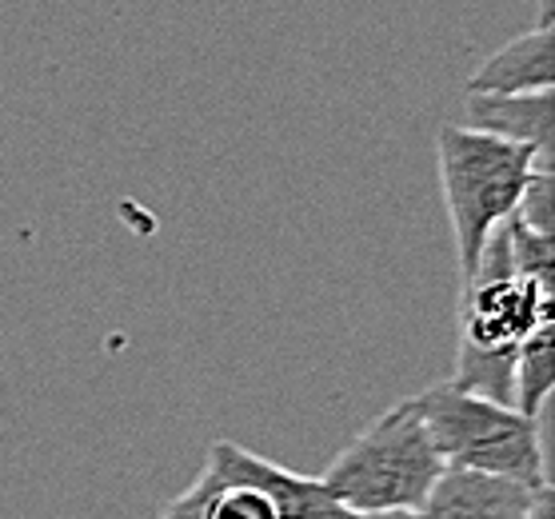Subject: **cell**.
Instances as JSON below:
<instances>
[{
	"mask_svg": "<svg viewBox=\"0 0 555 519\" xmlns=\"http://www.w3.org/2000/svg\"><path fill=\"white\" fill-rule=\"evenodd\" d=\"M552 320V284H540L512 268L507 229L500 224L483 244L476 272L460 280V352H455L452 384L464 392L512 404L519 343Z\"/></svg>",
	"mask_w": 555,
	"mask_h": 519,
	"instance_id": "obj_1",
	"label": "cell"
},
{
	"mask_svg": "<svg viewBox=\"0 0 555 519\" xmlns=\"http://www.w3.org/2000/svg\"><path fill=\"white\" fill-rule=\"evenodd\" d=\"M436 165L455 241V264L460 280H467L480 264L488 236L519 208L531 172L543 165L552 168V156L480 128L443 125L436 137Z\"/></svg>",
	"mask_w": 555,
	"mask_h": 519,
	"instance_id": "obj_2",
	"label": "cell"
},
{
	"mask_svg": "<svg viewBox=\"0 0 555 519\" xmlns=\"http://www.w3.org/2000/svg\"><path fill=\"white\" fill-rule=\"evenodd\" d=\"M448 468L436 452L416 395L379 412L320 480L344 507L356 511H412L416 516L440 471Z\"/></svg>",
	"mask_w": 555,
	"mask_h": 519,
	"instance_id": "obj_3",
	"label": "cell"
},
{
	"mask_svg": "<svg viewBox=\"0 0 555 519\" xmlns=\"http://www.w3.org/2000/svg\"><path fill=\"white\" fill-rule=\"evenodd\" d=\"M420 416L428 424L436 452L455 468L495 471L507 480L547 488V416L552 400L535 419L519 407L464 392L452 380L416 395Z\"/></svg>",
	"mask_w": 555,
	"mask_h": 519,
	"instance_id": "obj_4",
	"label": "cell"
},
{
	"mask_svg": "<svg viewBox=\"0 0 555 519\" xmlns=\"http://www.w3.org/2000/svg\"><path fill=\"white\" fill-rule=\"evenodd\" d=\"M547 488H531V483L507 480L495 471L448 464L436 488L428 492V499H424V507L416 511V519H528L535 499Z\"/></svg>",
	"mask_w": 555,
	"mask_h": 519,
	"instance_id": "obj_5",
	"label": "cell"
},
{
	"mask_svg": "<svg viewBox=\"0 0 555 519\" xmlns=\"http://www.w3.org/2000/svg\"><path fill=\"white\" fill-rule=\"evenodd\" d=\"M555 85L552 16H540L535 28L512 37L472 73L467 92H540Z\"/></svg>",
	"mask_w": 555,
	"mask_h": 519,
	"instance_id": "obj_6",
	"label": "cell"
},
{
	"mask_svg": "<svg viewBox=\"0 0 555 519\" xmlns=\"http://www.w3.org/2000/svg\"><path fill=\"white\" fill-rule=\"evenodd\" d=\"M467 128L516 140L552 156V89L540 92H467Z\"/></svg>",
	"mask_w": 555,
	"mask_h": 519,
	"instance_id": "obj_7",
	"label": "cell"
},
{
	"mask_svg": "<svg viewBox=\"0 0 555 519\" xmlns=\"http://www.w3.org/2000/svg\"><path fill=\"white\" fill-rule=\"evenodd\" d=\"M552 384H555V320L552 324H540L528 340L519 343L516 352V395L512 404L524 412V416H540L543 404L552 400Z\"/></svg>",
	"mask_w": 555,
	"mask_h": 519,
	"instance_id": "obj_8",
	"label": "cell"
},
{
	"mask_svg": "<svg viewBox=\"0 0 555 519\" xmlns=\"http://www.w3.org/2000/svg\"><path fill=\"white\" fill-rule=\"evenodd\" d=\"M160 519H204V492H201V483L192 480L184 492L172 499V504L165 507V516Z\"/></svg>",
	"mask_w": 555,
	"mask_h": 519,
	"instance_id": "obj_9",
	"label": "cell"
},
{
	"mask_svg": "<svg viewBox=\"0 0 555 519\" xmlns=\"http://www.w3.org/2000/svg\"><path fill=\"white\" fill-rule=\"evenodd\" d=\"M324 519H416L412 511H356V507H340Z\"/></svg>",
	"mask_w": 555,
	"mask_h": 519,
	"instance_id": "obj_10",
	"label": "cell"
}]
</instances>
